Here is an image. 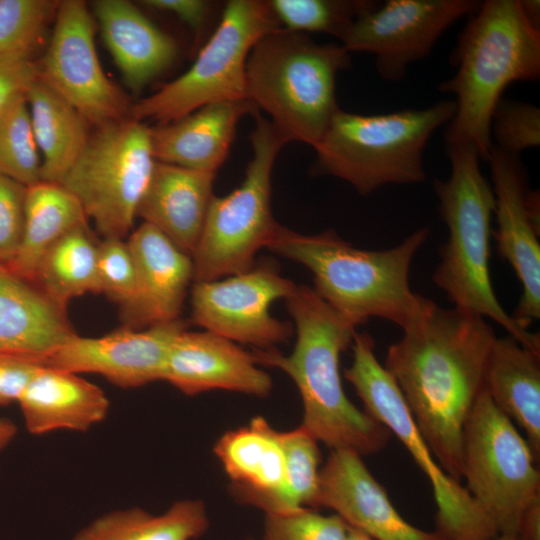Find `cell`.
<instances>
[{"label":"cell","mask_w":540,"mask_h":540,"mask_svg":"<svg viewBox=\"0 0 540 540\" xmlns=\"http://www.w3.org/2000/svg\"><path fill=\"white\" fill-rule=\"evenodd\" d=\"M496 338L484 317L433 302L389 346L383 365L439 465L458 482L464 425L484 392Z\"/></svg>","instance_id":"1"},{"label":"cell","mask_w":540,"mask_h":540,"mask_svg":"<svg viewBox=\"0 0 540 540\" xmlns=\"http://www.w3.org/2000/svg\"><path fill=\"white\" fill-rule=\"evenodd\" d=\"M285 302L296 328L294 349L289 355L256 349L257 363L276 367L293 380L303 405L301 426L318 442L360 456L378 453L391 433L349 400L339 370L340 355L352 344L357 326L306 285H297Z\"/></svg>","instance_id":"2"},{"label":"cell","mask_w":540,"mask_h":540,"mask_svg":"<svg viewBox=\"0 0 540 540\" xmlns=\"http://www.w3.org/2000/svg\"><path fill=\"white\" fill-rule=\"evenodd\" d=\"M428 234L425 227L393 248L363 250L331 229L305 235L280 226L267 248L309 269L314 291L354 325L378 317L403 330L433 304L409 283L412 260Z\"/></svg>","instance_id":"3"},{"label":"cell","mask_w":540,"mask_h":540,"mask_svg":"<svg viewBox=\"0 0 540 540\" xmlns=\"http://www.w3.org/2000/svg\"><path fill=\"white\" fill-rule=\"evenodd\" d=\"M470 16L451 56L456 72L439 90L455 96L447 146H471L487 161L491 117L502 93L513 82L540 77V30L528 22L520 0L483 1Z\"/></svg>","instance_id":"4"},{"label":"cell","mask_w":540,"mask_h":540,"mask_svg":"<svg viewBox=\"0 0 540 540\" xmlns=\"http://www.w3.org/2000/svg\"><path fill=\"white\" fill-rule=\"evenodd\" d=\"M451 174L435 180L439 212L448 228L433 281L454 307L488 317L521 345L540 351L539 334L522 328L496 297L490 275L492 187L483 176L477 151L467 145L447 146Z\"/></svg>","instance_id":"5"},{"label":"cell","mask_w":540,"mask_h":540,"mask_svg":"<svg viewBox=\"0 0 540 540\" xmlns=\"http://www.w3.org/2000/svg\"><path fill=\"white\" fill-rule=\"evenodd\" d=\"M340 44H320L304 33L279 28L251 49L246 95L289 140L314 147L335 113L337 74L349 68Z\"/></svg>","instance_id":"6"},{"label":"cell","mask_w":540,"mask_h":540,"mask_svg":"<svg viewBox=\"0 0 540 540\" xmlns=\"http://www.w3.org/2000/svg\"><path fill=\"white\" fill-rule=\"evenodd\" d=\"M455 113L453 100L423 109L362 115L339 109L313 147L312 173L348 182L361 195L388 184L425 181L423 153Z\"/></svg>","instance_id":"7"},{"label":"cell","mask_w":540,"mask_h":540,"mask_svg":"<svg viewBox=\"0 0 540 540\" xmlns=\"http://www.w3.org/2000/svg\"><path fill=\"white\" fill-rule=\"evenodd\" d=\"M253 116L252 159L242 184L210 202L191 256L195 282L248 271L255 265L256 253L268 247L281 226L271 209V177L276 158L289 140L259 110Z\"/></svg>","instance_id":"8"},{"label":"cell","mask_w":540,"mask_h":540,"mask_svg":"<svg viewBox=\"0 0 540 540\" xmlns=\"http://www.w3.org/2000/svg\"><path fill=\"white\" fill-rule=\"evenodd\" d=\"M279 28L269 1H228L191 67L133 104L129 117L165 124L211 103L247 99L249 53L259 39Z\"/></svg>","instance_id":"9"},{"label":"cell","mask_w":540,"mask_h":540,"mask_svg":"<svg viewBox=\"0 0 540 540\" xmlns=\"http://www.w3.org/2000/svg\"><path fill=\"white\" fill-rule=\"evenodd\" d=\"M93 128L60 184L78 200L103 239H124L156 163L151 128L131 117Z\"/></svg>","instance_id":"10"},{"label":"cell","mask_w":540,"mask_h":540,"mask_svg":"<svg viewBox=\"0 0 540 540\" xmlns=\"http://www.w3.org/2000/svg\"><path fill=\"white\" fill-rule=\"evenodd\" d=\"M353 359L344 377L364 411L395 435L429 480L436 503V530L446 540H492L498 535L467 489L439 465L418 429L393 377L378 361L374 340L355 333Z\"/></svg>","instance_id":"11"},{"label":"cell","mask_w":540,"mask_h":540,"mask_svg":"<svg viewBox=\"0 0 540 540\" xmlns=\"http://www.w3.org/2000/svg\"><path fill=\"white\" fill-rule=\"evenodd\" d=\"M538 462L515 423L484 391L463 429L466 489L498 534L517 535L522 515L540 496Z\"/></svg>","instance_id":"12"},{"label":"cell","mask_w":540,"mask_h":540,"mask_svg":"<svg viewBox=\"0 0 540 540\" xmlns=\"http://www.w3.org/2000/svg\"><path fill=\"white\" fill-rule=\"evenodd\" d=\"M38 65L40 79L92 127L129 117L132 105L99 62L93 21L84 1H59L52 35Z\"/></svg>","instance_id":"13"},{"label":"cell","mask_w":540,"mask_h":540,"mask_svg":"<svg viewBox=\"0 0 540 540\" xmlns=\"http://www.w3.org/2000/svg\"><path fill=\"white\" fill-rule=\"evenodd\" d=\"M477 0H388L360 14L340 39L349 52H367L386 81H399L425 58L457 20L472 15Z\"/></svg>","instance_id":"14"},{"label":"cell","mask_w":540,"mask_h":540,"mask_svg":"<svg viewBox=\"0 0 540 540\" xmlns=\"http://www.w3.org/2000/svg\"><path fill=\"white\" fill-rule=\"evenodd\" d=\"M296 286L270 262L222 280L195 282L192 320L233 342L271 349L289 339L292 327L274 318L270 307L278 299L285 300Z\"/></svg>","instance_id":"15"},{"label":"cell","mask_w":540,"mask_h":540,"mask_svg":"<svg viewBox=\"0 0 540 540\" xmlns=\"http://www.w3.org/2000/svg\"><path fill=\"white\" fill-rule=\"evenodd\" d=\"M494 213V232L500 257L514 270L522 294L512 314L528 330L540 318V197L528 188L526 169L519 155L492 146L489 158Z\"/></svg>","instance_id":"16"},{"label":"cell","mask_w":540,"mask_h":540,"mask_svg":"<svg viewBox=\"0 0 540 540\" xmlns=\"http://www.w3.org/2000/svg\"><path fill=\"white\" fill-rule=\"evenodd\" d=\"M186 325L180 318L141 330L122 327L101 337L78 334L44 358L48 366L73 373H96L121 388L163 380L174 338Z\"/></svg>","instance_id":"17"},{"label":"cell","mask_w":540,"mask_h":540,"mask_svg":"<svg viewBox=\"0 0 540 540\" xmlns=\"http://www.w3.org/2000/svg\"><path fill=\"white\" fill-rule=\"evenodd\" d=\"M320 507L373 540H446L405 520L362 456L352 450H331L321 467L312 509Z\"/></svg>","instance_id":"18"},{"label":"cell","mask_w":540,"mask_h":540,"mask_svg":"<svg viewBox=\"0 0 540 540\" xmlns=\"http://www.w3.org/2000/svg\"><path fill=\"white\" fill-rule=\"evenodd\" d=\"M163 380L190 396L219 389L265 397L272 390L253 353L209 331L185 329L174 338Z\"/></svg>","instance_id":"19"},{"label":"cell","mask_w":540,"mask_h":540,"mask_svg":"<svg viewBox=\"0 0 540 540\" xmlns=\"http://www.w3.org/2000/svg\"><path fill=\"white\" fill-rule=\"evenodd\" d=\"M136 270L135 294L121 311L126 327L141 330L179 319L193 279V261L154 226L143 222L128 241Z\"/></svg>","instance_id":"20"},{"label":"cell","mask_w":540,"mask_h":540,"mask_svg":"<svg viewBox=\"0 0 540 540\" xmlns=\"http://www.w3.org/2000/svg\"><path fill=\"white\" fill-rule=\"evenodd\" d=\"M213 450L240 502L265 514L283 513L285 457L277 430L263 417L257 416L249 425L224 433Z\"/></svg>","instance_id":"21"},{"label":"cell","mask_w":540,"mask_h":540,"mask_svg":"<svg viewBox=\"0 0 540 540\" xmlns=\"http://www.w3.org/2000/svg\"><path fill=\"white\" fill-rule=\"evenodd\" d=\"M259 109L247 99L205 105L151 128L156 161L216 174L228 157L239 121Z\"/></svg>","instance_id":"22"},{"label":"cell","mask_w":540,"mask_h":540,"mask_svg":"<svg viewBox=\"0 0 540 540\" xmlns=\"http://www.w3.org/2000/svg\"><path fill=\"white\" fill-rule=\"evenodd\" d=\"M75 335L66 308L0 264V353L44 360Z\"/></svg>","instance_id":"23"},{"label":"cell","mask_w":540,"mask_h":540,"mask_svg":"<svg viewBox=\"0 0 540 540\" xmlns=\"http://www.w3.org/2000/svg\"><path fill=\"white\" fill-rule=\"evenodd\" d=\"M214 179L212 173L156 161L136 217L192 256L214 197Z\"/></svg>","instance_id":"24"},{"label":"cell","mask_w":540,"mask_h":540,"mask_svg":"<svg viewBox=\"0 0 540 540\" xmlns=\"http://www.w3.org/2000/svg\"><path fill=\"white\" fill-rule=\"evenodd\" d=\"M17 403L26 429L34 435L59 429L84 432L101 422L109 410V400L100 387L77 373L45 364Z\"/></svg>","instance_id":"25"},{"label":"cell","mask_w":540,"mask_h":540,"mask_svg":"<svg viewBox=\"0 0 540 540\" xmlns=\"http://www.w3.org/2000/svg\"><path fill=\"white\" fill-rule=\"evenodd\" d=\"M93 8L103 39L131 89L141 90L173 64L174 40L134 4L98 0Z\"/></svg>","instance_id":"26"},{"label":"cell","mask_w":540,"mask_h":540,"mask_svg":"<svg viewBox=\"0 0 540 540\" xmlns=\"http://www.w3.org/2000/svg\"><path fill=\"white\" fill-rule=\"evenodd\" d=\"M484 391L495 405L525 433L540 459V351L511 336L496 338L488 358Z\"/></svg>","instance_id":"27"},{"label":"cell","mask_w":540,"mask_h":540,"mask_svg":"<svg viewBox=\"0 0 540 540\" xmlns=\"http://www.w3.org/2000/svg\"><path fill=\"white\" fill-rule=\"evenodd\" d=\"M26 99L41 155V180L61 183L84 150L91 125L40 78Z\"/></svg>","instance_id":"28"},{"label":"cell","mask_w":540,"mask_h":540,"mask_svg":"<svg viewBox=\"0 0 540 540\" xmlns=\"http://www.w3.org/2000/svg\"><path fill=\"white\" fill-rule=\"evenodd\" d=\"M87 221L78 200L62 184L41 180L27 187L21 242L6 266L33 281L45 252L63 235Z\"/></svg>","instance_id":"29"},{"label":"cell","mask_w":540,"mask_h":540,"mask_svg":"<svg viewBox=\"0 0 540 540\" xmlns=\"http://www.w3.org/2000/svg\"><path fill=\"white\" fill-rule=\"evenodd\" d=\"M208 527L205 504L187 499L158 515L139 507L106 513L82 528L74 540H195Z\"/></svg>","instance_id":"30"},{"label":"cell","mask_w":540,"mask_h":540,"mask_svg":"<svg viewBox=\"0 0 540 540\" xmlns=\"http://www.w3.org/2000/svg\"><path fill=\"white\" fill-rule=\"evenodd\" d=\"M98 243L88 225H80L56 241L42 256L33 282L55 303L66 308L69 301L87 292L100 293L97 274Z\"/></svg>","instance_id":"31"},{"label":"cell","mask_w":540,"mask_h":540,"mask_svg":"<svg viewBox=\"0 0 540 540\" xmlns=\"http://www.w3.org/2000/svg\"><path fill=\"white\" fill-rule=\"evenodd\" d=\"M41 163L26 95H20L0 113V173L29 187L41 181Z\"/></svg>","instance_id":"32"},{"label":"cell","mask_w":540,"mask_h":540,"mask_svg":"<svg viewBox=\"0 0 540 540\" xmlns=\"http://www.w3.org/2000/svg\"><path fill=\"white\" fill-rule=\"evenodd\" d=\"M378 3L367 0H271L280 27L298 33L320 32L342 38L352 22Z\"/></svg>","instance_id":"33"},{"label":"cell","mask_w":540,"mask_h":540,"mask_svg":"<svg viewBox=\"0 0 540 540\" xmlns=\"http://www.w3.org/2000/svg\"><path fill=\"white\" fill-rule=\"evenodd\" d=\"M277 437L286 464L285 512L312 508L318 490L321 453L318 441L303 427L281 432Z\"/></svg>","instance_id":"34"},{"label":"cell","mask_w":540,"mask_h":540,"mask_svg":"<svg viewBox=\"0 0 540 540\" xmlns=\"http://www.w3.org/2000/svg\"><path fill=\"white\" fill-rule=\"evenodd\" d=\"M59 1L0 0V55L34 53L56 15Z\"/></svg>","instance_id":"35"},{"label":"cell","mask_w":540,"mask_h":540,"mask_svg":"<svg viewBox=\"0 0 540 540\" xmlns=\"http://www.w3.org/2000/svg\"><path fill=\"white\" fill-rule=\"evenodd\" d=\"M490 132L494 146L520 156L522 151L540 145V108L501 98L491 117Z\"/></svg>","instance_id":"36"},{"label":"cell","mask_w":540,"mask_h":540,"mask_svg":"<svg viewBox=\"0 0 540 540\" xmlns=\"http://www.w3.org/2000/svg\"><path fill=\"white\" fill-rule=\"evenodd\" d=\"M349 526L312 508L266 514L262 540H346Z\"/></svg>","instance_id":"37"},{"label":"cell","mask_w":540,"mask_h":540,"mask_svg":"<svg viewBox=\"0 0 540 540\" xmlns=\"http://www.w3.org/2000/svg\"><path fill=\"white\" fill-rule=\"evenodd\" d=\"M97 274L100 294L123 311L131 303L136 287L134 259L124 239L107 238L98 243Z\"/></svg>","instance_id":"38"},{"label":"cell","mask_w":540,"mask_h":540,"mask_svg":"<svg viewBox=\"0 0 540 540\" xmlns=\"http://www.w3.org/2000/svg\"><path fill=\"white\" fill-rule=\"evenodd\" d=\"M27 187L0 173V264L8 265L19 248Z\"/></svg>","instance_id":"39"},{"label":"cell","mask_w":540,"mask_h":540,"mask_svg":"<svg viewBox=\"0 0 540 540\" xmlns=\"http://www.w3.org/2000/svg\"><path fill=\"white\" fill-rule=\"evenodd\" d=\"M34 53L0 55V113L17 96L26 95L40 78Z\"/></svg>","instance_id":"40"},{"label":"cell","mask_w":540,"mask_h":540,"mask_svg":"<svg viewBox=\"0 0 540 540\" xmlns=\"http://www.w3.org/2000/svg\"><path fill=\"white\" fill-rule=\"evenodd\" d=\"M43 364L38 357L0 353V405L17 402Z\"/></svg>","instance_id":"41"},{"label":"cell","mask_w":540,"mask_h":540,"mask_svg":"<svg viewBox=\"0 0 540 540\" xmlns=\"http://www.w3.org/2000/svg\"><path fill=\"white\" fill-rule=\"evenodd\" d=\"M142 5L169 12L199 34L213 14L215 4L204 0H144Z\"/></svg>","instance_id":"42"},{"label":"cell","mask_w":540,"mask_h":540,"mask_svg":"<svg viewBox=\"0 0 540 540\" xmlns=\"http://www.w3.org/2000/svg\"><path fill=\"white\" fill-rule=\"evenodd\" d=\"M519 540H540V496L524 511L517 532Z\"/></svg>","instance_id":"43"},{"label":"cell","mask_w":540,"mask_h":540,"mask_svg":"<svg viewBox=\"0 0 540 540\" xmlns=\"http://www.w3.org/2000/svg\"><path fill=\"white\" fill-rule=\"evenodd\" d=\"M523 13L528 22L540 30V2L539 0H520Z\"/></svg>","instance_id":"44"},{"label":"cell","mask_w":540,"mask_h":540,"mask_svg":"<svg viewBox=\"0 0 540 540\" xmlns=\"http://www.w3.org/2000/svg\"><path fill=\"white\" fill-rule=\"evenodd\" d=\"M16 433V425L11 420L0 417V452L10 444Z\"/></svg>","instance_id":"45"},{"label":"cell","mask_w":540,"mask_h":540,"mask_svg":"<svg viewBox=\"0 0 540 540\" xmlns=\"http://www.w3.org/2000/svg\"><path fill=\"white\" fill-rule=\"evenodd\" d=\"M346 540H373V539H371L369 536L365 535L364 533L349 527Z\"/></svg>","instance_id":"46"},{"label":"cell","mask_w":540,"mask_h":540,"mask_svg":"<svg viewBox=\"0 0 540 540\" xmlns=\"http://www.w3.org/2000/svg\"><path fill=\"white\" fill-rule=\"evenodd\" d=\"M492 540H519L517 535H511V534H498L496 537H494Z\"/></svg>","instance_id":"47"}]
</instances>
